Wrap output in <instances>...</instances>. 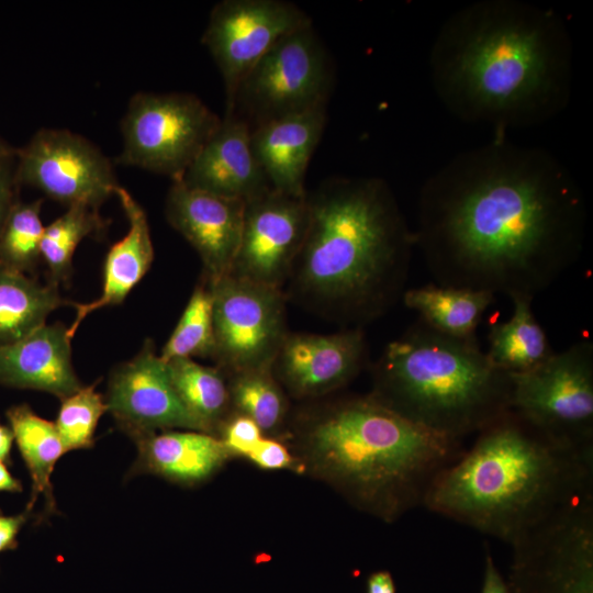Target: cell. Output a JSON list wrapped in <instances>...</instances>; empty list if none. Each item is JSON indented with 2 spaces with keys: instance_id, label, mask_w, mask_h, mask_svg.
I'll list each match as a JSON object with an SVG mask.
<instances>
[{
  "instance_id": "obj_1",
  "label": "cell",
  "mask_w": 593,
  "mask_h": 593,
  "mask_svg": "<svg viewBox=\"0 0 593 593\" xmlns=\"http://www.w3.org/2000/svg\"><path fill=\"white\" fill-rule=\"evenodd\" d=\"M586 223L553 155L495 136L425 180L414 235L434 283L534 299L579 260Z\"/></svg>"
},
{
  "instance_id": "obj_2",
  "label": "cell",
  "mask_w": 593,
  "mask_h": 593,
  "mask_svg": "<svg viewBox=\"0 0 593 593\" xmlns=\"http://www.w3.org/2000/svg\"><path fill=\"white\" fill-rule=\"evenodd\" d=\"M572 52L569 31L553 11L521 0H480L443 23L429 74L447 111L504 136L564 110Z\"/></svg>"
},
{
  "instance_id": "obj_3",
  "label": "cell",
  "mask_w": 593,
  "mask_h": 593,
  "mask_svg": "<svg viewBox=\"0 0 593 593\" xmlns=\"http://www.w3.org/2000/svg\"><path fill=\"white\" fill-rule=\"evenodd\" d=\"M306 201L309 225L288 278L291 292L360 328L402 299L414 231L379 177L334 176Z\"/></svg>"
},
{
  "instance_id": "obj_4",
  "label": "cell",
  "mask_w": 593,
  "mask_h": 593,
  "mask_svg": "<svg viewBox=\"0 0 593 593\" xmlns=\"http://www.w3.org/2000/svg\"><path fill=\"white\" fill-rule=\"evenodd\" d=\"M592 491L593 449L560 444L510 411L436 475L423 506L512 546Z\"/></svg>"
},
{
  "instance_id": "obj_5",
  "label": "cell",
  "mask_w": 593,
  "mask_h": 593,
  "mask_svg": "<svg viewBox=\"0 0 593 593\" xmlns=\"http://www.w3.org/2000/svg\"><path fill=\"white\" fill-rule=\"evenodd\" d=\"M306 447L326 479L385 521L423 506L433 480L463 451L370 394L325 410L307 427Z\"/></svg>"
},
{
  "instance_id": "obj_6",
  "label": "cell",
  "mask_w": 593,
  "mask_h": 593,
  "mask_svg": "<svg viewBox=\"0 0 593 593\" xmlns=\"http://www.w3.org/2000/svg\"><path fill=\"white\" fill-rule=\"evenodd\" d=\"M372 374L371 396L456 441L511 411L512 377L489 360L477 339L447 336L421 320L385 347Z\"/></svg>"
},
{
  "instance_id": "obj_7",
  "label": "cell",
  "mask_w": 593,
  "mask_h": 593,
  "mask_svg": "<svg viewBox=\"0 0 593 593\" xmlns=\"http://www.w3.org/2000/svg\"><path fill=\"white\" fill-rule=\"evenodd\" d=\"M336 69L313 23L282 36L240 80L233 113L250 130L286 116L326 108Z\"/></svg>"
},
{
  "instance_id": "obj_8",
  "label": "cell",
  "mask_w": 593,
  "mask_h": 593,
  "mask_svg": "<svg viewBox=\"0 0 593 593\" xmlns=\"http://www.w3.org/2000/svg\"><path fill=\"white\" fill-rule=\"evenodd\" d=\"M222 118L188 92H136L121 121L116 164L181 180Z\"/></svg>"
},
{
  "instance_id": "obj_9",
  "label": "cell",
  "mask_w": 593,
  "mask_h": 593,
  "mask_svg": "<svg viewBox=\"0 0 593 593\" xmlns=\"http://www.w3.org/2000/svg\"><path fill=\"white\" fill-rule=\"evenodd\" d=\"M512 377L511 411L551 439L593 449V343L582 339Z\"/></svg>"
},
{
  "instance_id": "obj_10",
  "label": "cell",
  "mask_w": 593,
  "mask_h": 593,
  "mask_svg": "<svg viewBox=\"0 0 593 593\" xmlns=\"http://www.w3.org/2000/svg\"><path fill=\"white\" fill-rule=\"evenodd\" d=\"M511 547V593H593V492L561 507Z\"/></svg>"
},
{
  "instance_id": "obj_11",
  "label": "cell",
  "mask_w": 593,
  "mask_h": 593,
  "mask_svg": "<svg viewBox=\"0 0 593 593\" xmlns=\"http://www.w3.org/2000/svg\"><path fill=\"white\" fill-rule=\"evenodd\" d=\"M210 286L214 328L212 358L219 368L231 374L271 368L288 334L282 290L231 275Z\"/></svg>"
},
{
  "instance_id": "obj_12",
  "label": "cell",
  "mask_w": 593,
  "mask_h": 593,
  "mask_svg": "<svg viewBox=\"0 0 593 593\" xmlns=\"http://www.w3.org/2000/svg\"><path fill=\"white\" fill-rule=\"evenodd\" d=\"M15 178L19 186L36 188L67 208L99 209L120 187L101 149L65 128H41L16 149Z\"/></svg>"
},
{
  "instance_id": "obj_13",
  "label": "cell",
  "mask_w": 593,
  "mask_h": 593,
  "mask_svg": "<svg viewBox=\"0 0 593 593\" xmlns=\"http://www.w3.org/2000/svg\"><path fill=\"white\" fill-rule=\"evenodd\" d=\"M310 15L284 0H222L212 8L201 37L225 90V108L240 80L284 35L312 24Z\"/></svg>"
},
{
  "instance_id": "obj_14",
  "label": "cell",
  "mask_w": 593,
  "mask_h": 593,
  "mask_svg": "<svg viewBox=\"0 0 593 593\" xmlns=\"http://www.w3.org/2000/svg\"><path fill=\"white\" fill-rule=\"evenodd\" d=\"M309 225L306 195L269 189L245 202L240 240L231 276L281 289Z\"/></svg>"
},
{
  "instance_id": "obj_15",
  "label": "cell",
  "mask_w": 593,
  "mask_h": 593,
  "mask_svg": "<svg viewBox=\"0 0 593 593\" xmlns=\"http://www.w3.org/2000/svg\"><path fill=\"white\" fill-rule=\"evenodd\" d=\"M104 401L107 412L133 439L172 428L203 432L179 399L150 339L112 370Z\"/></svg>"
},
{
  "instance_id": "obj_16",
  "label": "cell",
  "mask_w": 593,
  "mask_h": 593,
  "mask_svg": "<svg viewBox=\"0 0 593 593\" xmlns=\"http://www.w3.org/2000/svg\"><path fill=\"white\" fill-rule=\"evenodd\" d=\"M245 202L172 181L165 201L168 223L198 253L210 282L230 273L240 240Z\"/></svg>"
},
{
  "instance_id": "obj_17",
  "label": "cell",
  "mask_w": 593,
  "mask_h": 593,
  "mask_svg": "<svg viewBox=\"0 0 593 593\" xmlns=\"http://www.w3.org/2000/svg\"><path fill=\"white\" fill-rule=\"evenodd\" d=\"M366 356V338L359 327L328 335L288 333L271 371L294 395L314 396L349 382Z\"/></svg>"
},
{
  "instance_id": "obj_18",
  "label": "cell",
  "mask_w": 593,
  "mask_h": 593,
  "mask_svg": "<svg viewBox=\"0 0 593 593\" xmlns=\"http://www.w3.org/2000/svg\"><path fill=\"white\" fill-rule=\"evenodd\" d=\"M181 181L194 189L244 202L271 189L250 146L249 125L233 113L203 146Z\"/></svg>"
},
{
  "instance_id": "obj_19",
  "label": "cell",
  "mask_w": 593,
  "mask_h": 593,
  "mask_svg": "<svg viewBox=\"0 0 593 593\" xmlns=\"http://www.w3.org/2000/svg\"><path fill=\"white\" fill-rule=\"evenodd\" d=\"M326 122V108H318L250 130L253 154L271 189L298 198L306 195L307 166Z\"/></svg>"
},
{
  "instance_id": "obj_20",
  "label": "cell",
  "mask_w": 593,
  "mask_h": 593,
  "mask_svg": "<svg viewBox=\"0 0 593 593\" xmlns=\"http://www.w3.org/2000/svg\"><path fill=\"white\" fill-rule=\"evenodd\" d=\"M0 384L51 393L60 400L82 384L71 360V338L63 323L43 324L0 346Z\"/></svg>"
},
{
  "instance_id": "obj_21",
  "label": "cell",
  "mask_w": 593,
  "mask_h": 593,
  "mask_svg": "<svg viewBox=\"0 0 593 593\" xmlns=\"http://www.w3.org/2000/svg\"><path fill=\"white\" fill-rule=\"evenodd\" d=\"M128 228L108 250L102 271V290L90 302L71 306L76 315L67 327L72 339L80 324L97 310L121 304L149 270L154 261V246L147 215L142 205L123 187L115 190Z\"/></svg>"
},
{
  "instance_id": "obj_22",
  "label": "cell",
  "mask_w": 593,
  "mask_h": 593,
  "mask_svg": "<svg viewBox=\"0 0 593 593\" xmlns=\"http://www.w3.org/2000/svg\"><path fill=\"white\" fill-rule=\"evenodd\" d=\"M134 440L137 469L178 482L204 480L230 455L221 439L198 430H163Z\"/></svg>"
},
{
  "instance_id": "obj_23",
  "label": "cell",
  "mask_w": 593,
  "mask_h": 593,
  "mask_svg": "<svg viewBox=\"0 0 593 593\" xmlns=\"http://www.w3.org/2000/svg\"><path fill=\"white\" fill-rule=\"evenodd\" d=\"M495 295L468 289L428 283L407 289L402 295L406 307L435 331L460 339H475V332Z\"/></svg>"
},
{
  "instance_id": "obj_24",
  "label": "cell",
  "mask_w": 593,
  "mask_h": 593,
  "mask_svg": "<svg viewBox=\"0 0 593 593\" xmlns=\"http://www.w3.org/2000/svg\"><path fill=\"white\" fill-rule=\"evenodd\" d=\"M510 320L490 326L485 351L489 360L508 374L530 371L555 353L532 310V298L514 296Z\"/></svg>"
},
{
  "instance_id": "obj_25",
  "label": "cell",
  "mask_w": 593,
  "mask_h": 593,
  "mask_svg": "<svg viewBox=\"0 0 593 593\" xmlns=\"http://www.w3.org/2000/svg\"><path fill=\"white\" fill-rule=\"evenodd\" d=\"M5 416L32 481L25 511L30 513L42 495L46 513L56 512L51 477L66 451L55 424L38 416L27 404L11 406Z\"/></svg>"
},
{
  "instance_id": "obj_26",
  "label": "cell",
  "mask_w": 593,
  "mask_h": 593,
  "mask_svg": "<svg viewBox=\"0 0 593 593\" xmlns=\"http://www.w3.org/2000/svg\"><path fill=\"white\" fill-rule=\"evenodd\" d=\"M72 303L58 287L0 264V346L21 339L45 324L53 311Z\"/></svg>"
},
{
  "instance_id": "obj_27",
  "label": "cell",
  "mask_w": 593,
  "mask_h": 593,
  "mask_svg": "<svg viewBox=\"0 0 593 593\" xmlns=\"http://www.w3.org/2000/svg\"><path fill=\"white\" fill-rule=\"evenodd\" d=\"M166 366L182 404L202 430L210 434L231 403L228 384L221 369L200 365L191 358L171 359Z\"/></svg>"
},
{
  "instance_id": "obj_28",
  "label": "cell",
  "mask_w": 593,
  "mask_h": 593,
  "mask_svg": "<svg viewBox=\"0 0 593 593\" xmlns=\"http://www.w3.org/2000/svg\"><path fill=\"white\" fill-rule=\"evenodd\" d=\"M108 221L94 209L83 204L68 206L66 212L44 227L40 253L47 268V282L58 287L72 273V258L86 237L101 235Z\"/></svg>"
},
{
  "instance_id": "obj_29",
  "label": "cell",
  "mask_w": 593,
  "mask_h": 593,
  "mask_svg": "<svg viewBox=\"0 0 593 593\" xmlns=\"http://www.w3.org/2000/svg\"><path fill=\"white\" fill-rule=\"evenodd\" d=\"M213 353V294L210 282L204 278L193 290L159 356L166 362L177 358H212Z\"/></svg>"
},
{
  "instance_id": "obj_30",
  "label": "cell",
  "mask_w": 593,
  "mask_h": 593,
  "mask_svg": "<svg viewBox=\"0 0 593 593\" xmlns=\"http://www.w3.org/2000/svg\"><path fill=\"white\" fill-rule=\"evenodd\" d=\"M228 389L231 403L261 432H271L282 422L286 401L271 368L232 373Z\"/></svg>"
},
{
  "instance_id": "obj_31",
  "label": "cell",
  "mask_w": 593,
  "mask_h": 593,
  "mask_svg": "<svg viewBox=\"0 0 593 593\" xmlns=\"http://www.w3.org/2000/svg\"><path fill=\"white\" fill-rule=\"evenodd\" d=\"M43 200L21 202L12 206L0 234V264L26 273L34 272L41 260L40 246L44 232L41 219Z\"/></svg>"
},
{
  "instance_id": "obj_32",
  "label": "cell",
  "mask_w": 593,
  "mask_h": 593,
  "mask_svg": "<svg viewBox=\"0 0 593 593\" xmlns=\"http://www.w3.org/2000/svg\"><path fill=\"white\" fill-rule=\"evenodd\" d=\"M96 385H82L60 400L54 424L66 452L93 446L99 419L107 412L104 398L96 390Z\"/></svg>"
},
{
  "instance_id": "obj_33",
  "label": "cell",
  "mask_w": 593,
  "mask_h": 593,
  "mask_svg": "<svg viewBox=\"0 0 593 593\" xmlns=\"http://www.w3.org/2000/svg\"><path fill=\"white\" fill-rule=\"evenodd\" d=\"M259 426L245 415H237L223 429L222 443L228 454L248 457L262 438Z\"/></svg>"
},
{
  "instance_id": "obj_34",
  "label": "cell",
  "mask_w": 593,
  "mask_h": 593,
  "mask_svg": "<svg viewBox=\"0 0 593 593\" xmlns=\"http://www.w3.org/2000/svg\"><path fill=\"white\" fill-rule=\"evenodd\" d=\"M15 154L0 158V234L7 217L16 203L19 184L15 178Z\"/></svg>"
},
{
  "instance_id": "obj_35",
  "label": "cell",
  "mask_w": 593,
  "mask_h": 593,
  "mask_svg": "<svg viewBox=\"0 0 593 593\" xmlns=\"http://www.w3.org/2000/svg\"><path fill=\"white\" fill-rule=\"evenodd\" d=\"M247 458L267 470L284 469L292 465L287 448L281 443L268 438H261Z\"/></svg>"
},
{
  "instance_id": "obj_36",
  "label": "cell",
  "mask_w": 593,
  "mask_h": 593,
  "mask_svg": "<svg viewBox=\"0 0 593 593\" xmlns=\"http://www.w3.org/2000/svg\"><path fill=\"white\" fill-rule=\"evenodd\" d=\"M27 518L29 512L26 511L16 515H4L0 511V553L16 548L18 534Z\"/></svg>"
},
{
  "instance_id": "obj_37",
  "label": "cell",
  "mask_w": 593,
  "mask_h": 593,
  "mask_svg": "<svg viewBox=\"0 0 593 593\" xmlns=\"http://www.w3.org/2000/svg\"><path fill=\"white\" fill-rule=\"evenodd\" d=\"M481 593H511L507 582L495 566L493 556L488 547L485 548Z\"/></svg>"
},
{
  "instance_id": "obj_38",
  "label": "cell",
  "mask_w": 593,
  "mask_h": 593,
  "mask_svg": "<svg viewBox=\"0 0 593 593\" xmlns=\"http://www.w3.org/2000/svg\"><path fill=\"white\" fill-rule=\"evenodd\" d=\"M367 593H395L391 573L385 570L371 573L367 580Z\"/></svg>"
},
{
  "instance_id": "obj_39",
  "label": "cell",
  "mask_w": 593,
  "mask_h": 593,
  "mask_svg": "<svg viewBox=\"0 0 593 593\" xmlns=\"http://www.w3.org/2000/svg\"><path fill=\"white\" fill-rule=\"evenodd\" d=\"M22 489L21 482L11 474L7 465L0 461V492L18 493Z\"/></svg>"
},
{
  "instance_id": "obj_40",
  "label": "cell",
  "mask_w": 593,
  "mask_h": 593,
  "mask_svg": "<svg viewBox=\"0 0 593 593\" xmlns=\"http://www.w3.org/2000/svg\"><path fill=\"white\" fill-rule=\"evenodd\" d=\"M14 441L13 433L10 426L4 425L0 421V461H10V452Z\"/></svg>"
},
{
  "instance_id": "obj_41",
  "label": "cell",
  "mask_w": 593,
  "mask_h": 593,
  "mask_svg": "<svg viewBox=\"0 0 593 593\" xmlns=\"http://www.w3.org/2000/svg\"><path fill=\"white\" fill-rule=\"evenodd\" d=\"M16 152L15 148L11 147L10 145H8L5 142H3L1 138H0V158L1 157H4V156H9V155H12Z\"/></svg>"
}]
</instances>
